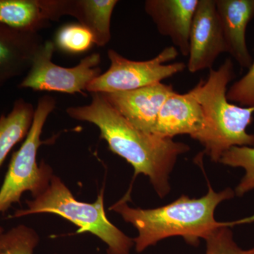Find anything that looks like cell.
Here are the masks:
<instances>
[{
    "label": "cell",
    "mask_w": 254,
    "mask_h": 254,
    "mask_svg": "<svg viewBox=\"0 0 254 254\" xmlns=\"http://www.w3.org/2000/svg\"><path fill=\"white\" fill-rule=\"evenodd\" d=\"M91 96L90 104L67 108L68 116L98 127L100 138L106 141L112 152L131 165L135 176H148L159 196H166L170 191V173L178 157L190 151V147L173 138L138 129L101 94L91 93Z\"/></svg>",
    "instance_id": "1"
},
{
    "label": "cell",
    "mask_w": 254,
    "mask_h": 254,
    "mask_svg": "<svg viewBox=\"0 0 254 254\" xmlns=\"http://www.w3.org/2000/svg\"><path fill=\"white\" fill-rule=\"evenodd\" d=\"M208 191L200 198L181 197L170 204L153 209L133 208L128 206L126 196L114 204L110 210L120 214L127 222L138 230L133 240L138 253L171 237H182L187 243L197 246L214 230L227 222L216 221L214 216L217 206L235 195L227 188L215 192L210 185Z\"/></svg>",
    "instance_id": "2"
},
{
    "label": "cell",
    "mask_w": 254,
    "mask_h": 254,
    "mask_svg": "<svg viewBox=\"0 0 254 254\" xmlns=\"http://www.w3.org/2000/svg\"><path fill=\"white\" fill-rule=\"evenodd\" d=\"M231 59L225 60L218 69H210L206 80H200L190 91L201 106V128L191 138L199 142L204 153L215 163L234 146L254 148V134L247 131L253 120L254 108L230 103L227 86L235 78Z\"/></svg>",
    "instance_id": "3"
},
{
    "label": "cell",
    "mask_w": 254,
    "mask_h": 254,
    "mask_svg": "<svg viewBox=\"0 0 254 254\" xmlns=\"http://www.w3.org/2000/svg\"><path fill=\"white\" fill-rule=\"evenodd\" d=\"M103 190L94 203L79 201L59 177H52L44 193L33 200H27V209L18 210L12 218L37 213H52L66 219L79 230L76 233L90 232L108 245V254H129L134 245L133 240L127 237L107 218L104 209Z\"/></svg>",
    "instance_id": "4"
},
{
    "label": "cell",
    "mask_w": 254,
    "mask_h": 254,
    "mask_svg": "<svg viewBox=\"0 0 254 254\" xmlns=\"http://www.w3.org/2000/svg\"><path fill=\"white\" fill-rule=\"evenodd\" d=\"M55 108L54 97L46 95L38 100L31 129L19 149L13 153L0 189V213H4L14 203H20L24 192H31L35 198L49 187L53 170L44 162L38 165L36 157L39 147L45 143L41 138L43 127Z\"/></svg>",
    "instance_id": "5"
},
{
    "label": "cell",
    "mask_w": 254,
    "mask_h": 254,
    "mask_svg": "<svg viewBox=\"0 0 254 254\" xmlns=\"http://www.w3.org/2000/svg\"><path fill=\"white\" fill-rule=\"evenodd\" d=\"M178 55L179 50L170 46L162 50L153 59L133 61L110 49L108 51L110 68L91 82L86 91L91 93H115L162 83L163 80L182 72L187 68L184 63L165 64L176 59Z\"/></svg>",
    "instance_id": "6"
},
{
    "label": "cell",
    "mask_w": 254,
    "mask_h": 254,
    "mask_svg": "<svg viewBox=\"0 0 254 254\" xmlns=\"http://www.w3.org/2000/svg\"><path fill=\"white\" fill-rule=\"evenodd\" d=\"M54 42L42 43L33 57L31 67L18 88L34 91H55L83 95V91L101 74L99 53H93L72 68H65L53 63Z\"/></svg>",
    "instance_id": "7"
},
{
    "label": "cell",
    "mask_w": 254,
    "mask_h": 254,
    "mask_svg": "<svg viewBox=\"0 0 254 254\" xmlns=\"http://www.w3.org/2000/svg\"><path fill=\"white\" fill-rule=\"evenodd\" d=\"M227 53L215 0H198L190 36L187 68L190 73L211 69L217 58Z\"/></svg>",
    "instance_id": "8"
},
{
    "label": "cell",
    "mask_w": 254,
    "mask_h": 254,
    "mask_svg": "<svg viewBox=\"0 0 254 254\" xmlns=\"http://www.w3.org/2000/svg\"><path fill=\"white\" fill-rule=\"evenodd\" d=\"M174 91L171 85L158 83L132 91L100 94L133 127L152 133L163 103Z\"/></svg>",
    "instance_id": "9"
},
{
    "label": "cell",
    "mask_w": 254,
    "mask_h": 254,
    "mask_svg": "<svg viewBox=\"0 0 254 254\" xmlns=\"http://www.w3.org/2000/svg\"><path fill=\"white\" fill-rule=\"evenodd\" d=\"M198 0H147L144 9L160 34L168 37L183 56L190 54V27Z\"/></svg>",
    "instance_id": "10"
},
{
    "label": "cell",
    "mask_w": 254,
    "mask_h": 254,
    "mask_svg": "<svg viewBox=\"0 0 254 254\" xmlns=\"http://www.w3.org/2000/svg\"><path fill=\"white\" fill-rule=\"evenodd\" d=\"M68 0H0V24L38 33L67 16Z\"/></svg>",
    "instance_id": "11"
},
{
    "label": "cell",
    "mask_w": 254,
    "mask_h": 254,
    "mask_svg": "<svg viewBox=\"0 0 254 254\" xmlns=\"http://www.w3.org/2000/svg\"><path fill=\"white\" fill-rule=\"evenodd\" d=\"M227 53L241 67L250 68L253 58L249 51L246 31L254 18V0H215Z\"/></svg>",
    "instance_id": "12"
},
{
    "label": "cell",
    "mask_w": 254,
    "mask_h": 254,
    "mask_svg": "<svg viewBox=\"0 0 254 254\" xmlns=\"http://www.w3.org/2000/svg\"><path fill=\"white\" fill-rule=\"evenodd\" d=\"M42 43L38 33L0 24V93L10 80L28 72Z\"/></svg>",
    "instance_id": "13"
},
{
    "label": "cell",
    "mask_w": 254,
    "mask_h": 254,
    "mask_svg": "<svg viewBox=\"0 0 254 254\" xmlns=\"http://www.w3.org/2000/svg\"><path fill=\"white\" fill-rule=\"evenodd\" d=\"M203 122L201 106L191 93L174 91L163 103L152 133L169 138L183 134L192 137L199 131Z\"/></svg>",
    "instance_id": "14"
},
{
    "label": "cell",
    "mask_w": 254,
    "mask_h": 254,
    "mask_svg": "<svg viewBox=\"0 0 254 254\" xmlns=\"http://www.w3.org/2000/svg\"><path fill=\"white\" fill-rule=\"evenodd\" d=\"M117 0H68L67 16L78 20L93 36L94 44L106 46L111 39L112 16Z\"/></svg>",
    "instance_id": "15"
},
{
    "label": "cell",
    "mask_w": 254,
    "mask_h": 254,
    "mask_svg": "<svg viewBox=\"0 0 254 254\" xmlns=\"http://www.w3.org/2000/svg\"><path fill=\"white\" fill-rule=\"evenodd\" d=\"M35 110L31 103L19 98L9 114L0 117V168L14 145L27 136Z\"/></svg>",
    "instance_id": "16"
},
{
    "label": "cell",
    "mask_w": 254,
    "mask_h": 254,
    "mask_svg": "<svg viewBox=\"0 0 254 254\" xmlns=\"http://www.w3.org/2000/svg\"><path fill=\"white\" fill-rule=\"evenodd\" d=\"M219 163L245 170V174L235 188L237 196H243L247 192L254 190V148L234 146L225 152Z\"/></svg>",
    "instance_id": "17"
},
{
    "label": "cell",
    "mask_w": 254,
    "mask_h": 254,
    "mask_svg": "<svg viewBox=\"0 0 254 254\" xmlns=\"http://www.w3.org/2000/svg\"><path fill=\"white\" fill-rule=\"evenodd\" d=\"M39 237L33 229L20 225L0 236V254H33Z\"/></svg>",
    "instance_id": "18"
},
{
    "label": "cell",
    "mask_w": 254,
    "mask_h": 254,
    "mask_svg": "<svg viewBox=\"0 0 254 254\" xmlns=\"http://www.w3.org/2000/svg\"><path fill=\"white\" fill-rule=\"evenodd\" d=\"M55 46L66 53H85L94 44L91 32L81 24H67L60 28L55 36Z\"/></svg>",
    "instance_id": "19"
},
{
    "label": "cell",
    "mask_w": 254,
    "mask_h": 254,
    "mask_svg": "<svg viewBox=\"0 0 254 254\" xmlns=\"http://www.w3.org/2000/svg\"><path fill=\"white\" fill-rule=\"evenodd\" d=\"M254 220V216L240 222H227L226 225L219 227L210 232L205 238L207 245L206 254H254V248L244 250L237 245L234 240L233 232L230 228L235 224Z\"/></svg>",
    "instance_id": "20"
},
{
    "label": "cell",
    "mask_w": 254,
    "mask_h": 254,
    "mask_svg": "<svg viewBox=\"0 0 254 254\" xmlns=\"http://www.w3.org/2000/svg\"><path fill=\"white\" fill-rule=\"evenodd\" d=\"M227 100L245 108H254V62L243 77L227 90Z\"/></svg>",
    "instance_id": "21"
},
{
    "label": "cell",
    "mask_w": 254,
    "mask_h": 254,
    "mask_svg": "<svg viewBox=\"0 0 254 254\" xmlns=\"http://www.w3.org/2000/svg\"><path fill=\"white\" fill-rule=\"evenodd\" d=\"M3 233H4V229H3L2 227L0 225V236H1Z\"/></svg>",
    "instance_id": "22"
}]
</instances>
